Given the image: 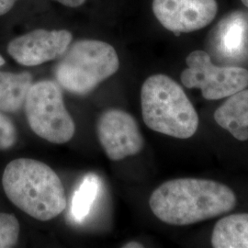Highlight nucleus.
Returning <instances> with one entry per match:
<instances>
[{
	"label": "nucleus",
	"mask_w": 248,
	"mask_h": 248,
	"mask_svg": "<svg viewBox=\"0 0 248 248\" xmlns=\"http://www.w3.org/2000/svg\"><path fill=\"white\" fill-rule=\"evenodd\" d=\"M151 211L171 225H189L229 213L236 196L222 183L201 178L169 180L151 194Z\"/></svg>",
	"instance_id": "f257e3e1"
},
{
	"label": "nucleus",
	"mask_w": 248,
	"mask_h": 248,
	"mask_svg": "<svg viewBox=\"0 0 248 248\" xmlns=\"http://www.w3.org/2000/svg\"><path fill=\"white\" fill-rule=\"evenodd\" d=\"M2 185L9 201L38 221L52 220L67 205L60 177L38 160L11 161L4 170Z\"/></svg>",
	"instance_id": "f03ea898"
},
{
	"label": "nucleus",
	"mask_w": 248,
	"mask_h": 248,
	"mask_svg": "<svg viewBox=\"0 0 248 248\" xmlns=\"http://www.w3.org/2000/svg\"><path fill=\"white\" fill-rule=\"evenodd\" d=\"M142 119L156 132L178 139H188L199 127V116L185 91L166 75L151 76L141 90Z\"/></svg>",
	"instance_id": "7ed1b4c3"
},
{
	"label": "nucleus",
	"mask_w": 248,
	"mask_h": 248,
	"mask_svg": "<svg viewBox=\"0 0 248 248\" xmlns=\"http://www.w3.org/2000/svg\"><path fill=\"white\" fill-rule=\"evenodd\" d=\"M119 67V56L111 45L97 40H80L62 54L54 76L65 90L85 95L113 76Z\"/></svg>",
	"instance_id": "20e7f679"
},
{
	"label": "nucleus",
	"mask_w": 248,
	"mask_h": 248,
	"mask_svg": "<svg viewBox=\"0 0 248 248\" xmlns=\"http://www.w3.org/2000/svg\"><path fill=\"white\" fill-rule=\"evenodd\" d=\"M27 119L31 129L48 142H69L76 124L67 111L59 85L51 80L32 84L25 101Z\"/></svg>",
	"instance_id": "39448f33"
},
{
	"label": "nucleus",
	"mask_w": 248,
	"mask_h": 248,
	"mask_svg": "<svg viewBox=\"0 0 248 248\" xmlns=\"http://www.w3.org/2000/svg\"><path fill=\"white\" fill-rule=\"evenodd\" d=\"M181 82L186 89H200L208 100L228 98L248 87V71L238 66H218L204 51L187 55Z\"/></svg>",
	"instance_id": "423d86ee"
},
{
	"label": "nucleus",
	"mask_w": 248,
	"mask_h": 248,
	"mask_svg": "<svg viewBox=\"0 0 248 248\" xmlns=\"http://www.w3.org/2000/svg\"><path fill=\"white\" fill-rule=\"evenodd\" d=\"M97 133L100 145L112 161L135 155L144 145L137 122L122 109L112 108L103 112L98 118Z\"/></svg>",
	"instance_id": "0eeeda50"
},
{
	"label": "nucleus",
	"mask_w": 248,
	"mask_h": 248,
	"mask_svg": "<svg viewBox=\"0 0 248 248\" xmlns=\"http://www.w3.org/2000/svg\"><path fill=\"white\" fill-rule=\"evenodd\" d=\"M157 20L170 31L179 34L208 26L217 15L216 0H153Z\"/></svg>",
	"instance_id": "6e6552de"
},
{
	"label": "nucleus",
	"mask_w": 248,
	"mask_h": 248,
	"mask_svg": "<svg viewBox=\"0 0 248 248\" xmlns=\"http://www.w3.org/2000/svg\"><path fill=\"white\" fill-rule=\"evenodd\" d=\"M73 36L65 30L39 29L12 40L8 46L9 55L25 66H36L61 57L68 49Z\"/></svg>",
	"instance_id": "1a4fd4ad"
},
{
	"label": "nucleus",
	"mask_w": 248,
	"mask_h": 248,
	"mask_svg": "<svg viewBox=\"0 0 248 248\" xmlns=\"http://www.w3.org/2000/svg\"><path fill=\"white\" fill-rule=\"evenodd\" d=\"M218 125L239 141L248 140V89L236 92L214 112Z\"/></svg>",
	"instance_id": "9d476101"
},
{
	"label": "nucleus",
	"mask_w": 248,
	"mask_h": 248,
	"mask_svg": "<svg viewBox=\"0 0 248 248\" xmlns=\"http://www.w3.org/2000/svg\"><path fill=\"white\" fill-rule=\"evenodd\" d=\"M212 245L214 248H248V213L221 219L213 228Z\"/></svg>",
	"instance_id": "9b49d317"
},
{
	"label": "nucleus",
	"mask_w": 248,
	"mask_h": 248,
	"mask_svg": "<svg viewBox=\"0 0 248 248\" xmlns=\"http://www.w3.org/2000/svg\"><path fill=\"white\" fill-rule=\"evenodd\" d=\"M32 84V77L28 72L0 71V110L16 112L20 109Z\"/></svg>",
	"instance_id": "f8f14e48"
},
{
	"label": "nucleus",
	"mask_w": 248,
	"mask_h": 248,
	"mask_svg": "<svg viewBox=\"0 0 248 248\" xmlns=\"http://www.w3.org/2000/svg\"><path fill=\"white\" fill-rule=\"evenodd\" d=\"M100 180L95 174H89L84 177L78 188L72 197V219L76 222H82L92 210L100 191Z\"/></svg>",
	"instance_id": "ddd939ff"
},
{
	"label": "nucleus",
	"mask_w": 248,
	"mask_h": 248,
	"mask_svg": "<svg viewBox=\"0 0 248 248\" xmlns=\"http://www.w3.org/2000/svg\"><path fill=\"white\" fill-rule=\"evenodd\" d=\"M219 27V26H218ZM221 45L225 53L232 55L241 52L246 33V21L240 14L224 18L219 27Z\"/></svg>",
	"instance_id": "4468645a"
},
{
	"label": "nucleus",
	"mask_w": 248,
	"mask_h": 248,
	"mask_svg": "<svg viewBox=\"0 0 248 248\" xmlns=\"http://www.w3.org/2000/svg\"><path fill=\"white\" fill-rule=\"evenodd\" d=\"M19 235L18 219L9 213H0V248L14 247Z\"/></svg>",
	"instance_id": "2eb2a0df"
},
{
	"label": "nucleus",
	"mask_w": 248,
	"mask_h": 248,
	"mask_svg": "<svg viewBox=\"0 0 248 248\" xmlns=\"http://www.w3.org/2000/svg\"><path fill=\"white\" fill-rule=\"evenodd\" d=\"M17 142V130L9 117L0 112V150H8Z\"/></svg>",
	"instance_id": "dca6fc26"
},
{
	"label": "nucleus",
	"mask_w": 248,
	"mask_h": 248,
	"mask_svg": "<svg viewBox=\"0 0 248 248\" xmlns=\"http://www.w3.org/2000/svg\"><path fill=\"white\" fill-rule=\"evenodd\" d=\"M17 0H0V16L8 13Z\"/></svg>",
	"instance_id": "f3484780"
},
{
	"label": "nucleus",
	"mask_w": 248,
	"mask_h": 248,
	"mask_svg": "<svg viewBox=\"0 0 248 248\" xmlns=\"http://www.w3.org/2000/svg\"><path fill=\"white\" fill-rule=\"evenodd\" d=\"M57 2L61 3L65 7H69V8H78L81 5L84 4V2L86 0H56Z\"/></svg>",
	"instance_id": "a211bd4d"
},
{
	"label": "nucleus",
	"mask_w": 248,
	"mask_h": 248,
	"mask_svg": "<svg viewBox=\"0 0 248 248\" xmlns=\"http://www.w3.org/2000/svg\"><path fill=\"white\" fill-rule=\"evenodd\" d=\"M143 246L142 244L138 243V242H135V241H132V242H129L127 243L125 246H124V248H142Z\"/></svg>",
	"instance_id": "6ab92c4d"
},
{
	"label": "nucleus",
	"mask_w": 248,
	"mask_h": 248,
	"mask_svg": "<svg viewBox=\"0 0 248 248\" xmlns=\"http://www.w3.org/2000/svg\"><path fill=\"white\" fill-rule=\"evenodd\" d=\"M4 63H5V60H4V58L0 55V66H1V65H3Z\"/></svg>",
	"instance_id": "aec40b11"
},
{
	"label": "nucleus",
	"mask_w": 248,
	"mask_h": 248,
	"mask_svg": "<svg viewBox=\"0 0 248 248\" xmlns=\"http://www.w3.org/2000/svg\"><path fill=\"white\" fill-rule=\"evenodd\" d=\"M242 2H243V4L247 7V8H248V0H241Z\"/></svg>",
	"instance_id": "412c9836"
}]
</instances>
